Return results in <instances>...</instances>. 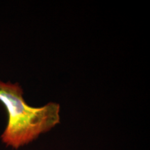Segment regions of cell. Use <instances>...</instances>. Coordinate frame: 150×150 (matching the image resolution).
Masks as SVG:
<instances>
[{
  "mask_svg": "<svg viewBox=\"0 0 150 150\" xmlns=\"http://www.w3.org/2000/svg\"><path fill=\"white\" fill-rule=\"evenodd\" d=\"M18 83L0 80V102L8 113V123L1 136L3 143L14 149L27 145L60 122V105L50 102L32 107L23 98Z\"/></svg>",
  "mask_w": 150,
  "mask_h": 150,
  "instance_id": "1",
  "label": "cell"
}]
</instances>
